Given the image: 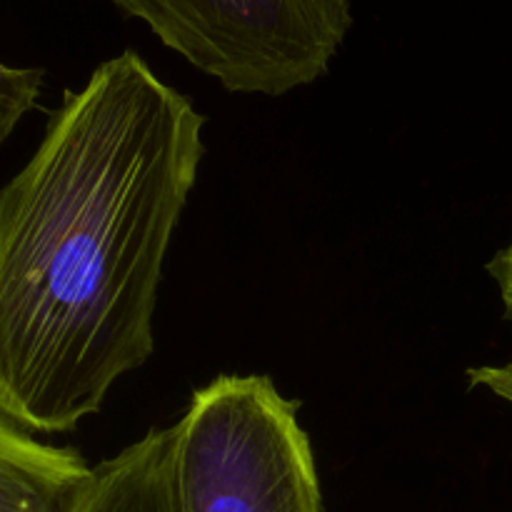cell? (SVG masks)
Wrapping results in <instances>:
<instances>
[{
  "instance_id": "cell-5",
  "label": "cell",
  "mask_w": 512,
  "mask_h": 512,
  "mask_svg": "<svg viewBox=\"0 0 512 512\" xmlns=\"http://www.w3.org/2000/svg\"><path fill=\"white\" fill-rule=\"evenodd\" d=\"M175 428H153L95 465L83 512H175Z\"/></svg>"
},
{
  "instance_id": "cell-3",
  "label": "cell",
  "mask_w": 512,
  "mask_h": 512,
  "mask_svg": "<svg viewBox=\"0 0 512 512\" xmlns=\"http://www.w3.org/2000/svg\"><path fill=\"white\" fill-rule=\"evenodd\" d=\"M228 93L270 95L325 78L350 28V0H108Z\"/></svg>"
},
{
  "instance_id": "cell-8",
  "label": "cell",
  "mask_w": 512,
  "mask_h": 512,
  "mask_svg": "<svg viewBox=\"0 0 512 512\" xmlns=\"http://www.w3.org/2000/svg\"><path fill=\"white\" fill-rule=\"evenodd\" d=\"M488 273H490V278L495 280V285H498L500 300H503L505 318H508L512 325V240L505 245L503 250H498V253L490 258Z\"/></svg>"
},
{
  "instance_id": "cell-1",
  "label": "cell",
  "mask_w": 512,
  "mask_h": 512,
  "mask_svg": "<svg viewBox=\"0 0 512 512\" xmlns=\"http://www.w3.org/2000/svg\"><path fill=\"white\" fill-rule=\"evenodd\" d=\"M205 118L123 50L65 90L0 188V415L70 433L155 350L163 263L198 180Z\"/></svg>"
},
{
  "instance_id": "cell-2",
  "label": "cell",
  "mask_w": 512,
  "mask_h": 512,
  "mask_svg": "<svg viewBox=\"0 0 512 512\" xmlns=\"http://www.w3.org/2000/svg\"><path fill=\"white\" fill-rule=\"evenodd\" d=\"M300 403L268 375H220L175 428V512H323Z\"/></svg>"
},
{
  "instance_id": "cell-7",
  "label": "cell",
  "mask_w": 512,
  "mask_h": 512,
  "mask_svg": "<svg viewBox=\"0 0 512 512\" xmlns=\"http://www.w3.org/2000/svg\"><path fill=\"white\" fill-rule=\"evenodd\" d=\"M468 383L512 403V360L505 365H483V368L468 370Z\"/></svg>"
},
{
  "instance_id": "cell-6",
  "label": "cell",
  "mask_w": 512,
  "mask_h": 512,
  "mask_svg": "<svg viewBox=\"0 0 512 512\" xmlns=\"http://www.w3.org/2000/svg\"><path fill=\"white\" fill-rule=\"evenodd\" d=\"M45 73L40 68H18L0 60V145L8 143L20 120L38 108Z\"/></svg>"
},
{
  "instance_id": "cell-4",
  "label": "cell",
  "mask_w": 512,
  "mask_h": 512,
  "mask_svg": "<svg viewBox=\"0 0 512 512\" xmlns=\"http://www.w3.org/2000/svg\"><path fill=\"white\" fill-rule=\"evenodd\" d=\"M95 468L0 415V512H83Z\"/></svg>"
}]
</instances>
